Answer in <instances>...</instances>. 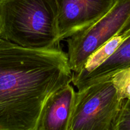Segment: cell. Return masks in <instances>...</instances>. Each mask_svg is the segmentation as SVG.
Instances as JSON below:
<instances>
[{"instance_id": "obj_1", "label": "cell", "mask_w": 130, "mask_h": 130, "mask_svg": "<svg viewBox=\"0 0 130 130\" xmlns=\"http://www.w3.org/2000/svg\"><path fill=\"white\" fill-rule=\"evenodd\" d=\"M72 74L61 47L29 49L0 35V129L36 130L46 100Z\"/></svg>"}, {"instance_id": "obj_2", "label": "cell", "mask_w": 130, "mask_h": 130, "mask_svg": "<svg viewBox=\"0 0 130 130\" xmlns=\"http://www.w3.org/2000/svg\"><path fill=\"white\" fill-rule=\"evenodd\" d=\"M55 0H0V35L22 47H60Z\"/></svg>"}, {"instance_id": "obj_3", "label": "cell", "mask_w": 130, "mask_h": 130, "mask_svg": "<svg viewBox=\"0 0 130 130\" xmlns=\"http://www.w3.org/2000/svg\"><path fill=\"white\" fill-rule=\"evenodd\" d=\"M130 29V0H114L110 10L88 28L66 40L69 64L78 73L88 58L112 38Z\"/></svg>"}, {"instance_id": "obj_4", "label": "cell", "mask_w": 130, "mask_h": 130, "mask_svg": "<svg viewBox=\"0 0 130 130\" xmlns=\"http://www.w3.org/2000/svg\"><path fill=\"white\" fill-rule=\"evenodd\" d=\"M122 102L111 77L77 91L69 130H111Z\"/></svg>"}, {"instance_id": "obj_5", "label": "cell", "mask_w": 130, "mask_h": 130, "mask_svg": "<svg viewBox=\"0 0 130 130\" xmlns=\"http://www.w3.org/2000/svg\"><path fill=\"white\" fill-rule=\"evenodd\" d=\"M60 41L86 29L105 15L114 0H55Z\"/></svg>"}, {"instance_id": "obj_6", "label": "cell", "mask_w": 130, "mask_h": 130, "mask_svg": "<svg viewBox=\"0 0 130 130\" xmlns=\"http://www.w3.org/2000/svg\"><path fill=\"white\" fill-rule=\"evenodd\" d=\"M75 97L71 83L52 93L43 105L36 130H69Z\"/></svg>"}, {"instance_id": "obj_7", "label": "cell", "mask_w": 130, "mask_h": 130, "mask_svg": "<svg viewBox=\"0 0 130 130\" xmlns=\"http://www.w3.org/2000/svg\"><path fill=\"white\" fill-rule=\"evenodd\" d=\"M130 67V32L115 52L98 68L82 79L73 83L78 91L110 78L117 72Z\"/></svg>"}, {"instance_id": "obj_8", "label": "cell", "mask_w": 130, "mask_h": 130, "mask_svg": "<svg viewBox=\"0 0 130 130\" xmlns=\"http://www.w3.org/2000/svg\"><path fill=\"white\" fill-rule=\"evenodd\" d=\"M129 32L130 29L123 34L116 36L109 41L106 44L96 51L88 58L81 71L78 73L73 72L72 79V83L83 79L89 74L92 72L94 70L98 68L104 62H105L119 48L122 42L129 35Z\"/></svg>"}, {"instance_id": "obj_9", "label": "cell", "mask_w": 130, "mask_h": 130, "mask_svg": "<svg viewBox=\"0 0 130 130\" xmlns=\"http://www.w3.org/2000/svg\"><path fill=\"white\" fill-rule=\"evenodd\" d=\"M111 79L121 99L130 100V67L117 72Z\"/></svg>"}, {"instance_id": "obj_10", "label": "cell", "mask_w": 130, "mask_h": 130, "mask_svg": "<svg viewBox=\"0 0 130 130\" xmlns=\"http://www.w3.org/2000/svg\"><path fill=\"white\" fill-rule=\"evenodd\" d=\"M111 130H130V100L124 99Z\"/></svg>"}, {"instance_id": "obj_11", "label": "cell", "mask_w": 130, "mask_h": 130, "mask_svg": "<svg viewBox=\"0 0 130 130\" xmlns=\"http://www.w3.org/2000/svg\"><path fill=\"white\" fill-rule=\"evenodd\" d=\"M0 130H4V129H0Z\"/></svg>"}]
</instances>
